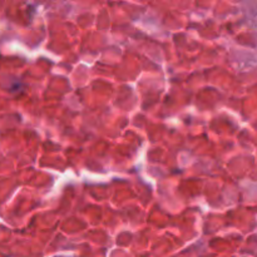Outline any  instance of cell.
I'll use <instances>...</instances> for the list:
<instances>
[]
</instances>
